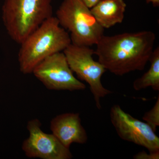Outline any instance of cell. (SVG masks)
<instances>
[{
  "mask_svg": "<svg viewBox=\"0 0 159 159\" xmlns=\"http://www.w3.org/2000/svg\"><path fill=\"white\" fill-rule=\"evenodd\" d=\"M155 40V34L150 31L103 35L94 52L107 70L122 76L144 70L153 52Z\"/></svg>",
  "mask_w": 159,
  "mask_h": 159,
  "instance_id": "cell-1",
  "label": "cell"
},
{
  "mask_svg": "<svg viewBox=\"0 0 159 159\" xmlns=\"http://www.w3.org/2000/svg\"><path fill=\"white\" fill-rule=\"evenodd\" d=\"M71 43L70 34L55 16L45 21L20 44L18 61L20 72L32 74L34 68L50 55L63 52Z\"/></svg>",
  "mask_w": 159,
  "mask_h": 159,
  "instance_id": "cell-2",
  "label": "cell"
},
{
  "mask_svg": "<svg viewBox=\"0 0 159 159\" xmlns=\"http://www.w3.org/2000/svg\"><path fill=\"white\" fill-rule=\"evenodd\" d=\"M2 13L8 34L20 45L43 22L53 16L52 0H5Z\"/></svg>",
  "mask_w": 159,
  "mask_h": 159,
  "instance_id": "cell-3",
  "label": "cell"
},
{
  "mask_svg": "<svg viewBox=\"0 0 159 159\" xmlns=\"http://www.w3.org/2000/svg\"><path fill=\"white\" fill-rule=\"evenodd\" d=\"M55 17L60 25L70 32L73 44L90 47L104 35V29L80 0H63Z\"/></svg>",
  "mask_w": 159,
  "mask_h": 159,
  "instance_id": "cell-4",
  "label": "cell"
},
{
  "mask_svg": "<svg viewBox=\"0 0 159 159\" xmlns=\"http://www.w3.org/2000/svg\"><path fill=\"white\" fill-rule=\"evenodd\" d=\"M63 52L71 70L78 79L88 84L96 107L98 109H101L100 99L112 93V92L102 85L101 78L107 70L99 61L94 60V50L88 46L71 43Z\"/></svg>",
  "mask_w": 159,
  "mask_h": 159,
  "instance_id": "cell-5",
  "label": "cell"
},
{
  "mask_svg": "<svg viewBox=\"0 0 159 159\" xmlns=\"http://www.w3.org/2000/svg\"><path fill=\"white\" fill-rule=\"evenodd\" d=\"M32 74L51 90H84L85 84L74 76L65 54L58 52L50 55L39 63Z\"/></svg>",
  "mask_w": 159,
  "mask_h": 159,
  "instance_id": "cell-6",
  "label": "cell"
},
{
  "mask_svg": "<svg viewBox=\"0 0 159 159\" xmlns=\"http://www.w3.org/2000/svg\"><path fill=\"white\" fill-rule=\"evenodd\" d=\"M110 116L118 136L124 141L145 147L148 152L159 151V138L145 122L125 112L119 104L111 107Z\"/></svg>",
  "mask_w": 159,
  "mask_h": 159,
  "instance_id": "cell-7",
  "label": "cell"
},
{
  "mask_svg": "<svg viewBox=\"0 0 159 159\" xmlns=\"http://www.w3.org/2000/svg\"><path fill=\"white\" fill-rule=\"evenodd\" d=\"M37 119H31L27 124L29 136L24 140L22 149L29 158L42 159H70V148L63 145L53 134H47L41 129Z\"/></svg>",
  "mask_w": 159,
  "mask_h": 159,
  "instance_id": "cell-8",
  "label": "cell"
},
{
  "mask_svg": "<svg viewBox=\"0 0 159 159\" xmlns=\"http://www.w3.org/2000/svg\"><path fill=\"white\" fill-rule=\"evenodd\" d=\"M50 129L63 145L70 148L73 143L84 144L88 136L81 124L78 113H66L57 115L50 122Z\"/></svg>",
  "mask_w": 159,
  "mask_h": 159,
  "instance_id": "cell-9",
  "label": "cell"
},
{
  "mask_svg": "<svg viewBox=\"0 0 159 159\" xmlns=\"http://www.w3.org/2000/svg\"><path fill=\"white\" fill-rule=\"evenodd\" d=\"M126 7L123 0H101L90 10L103 29H109L122 22Z\"/></svg>",
  "mask_w": 159,
  "mask_h": 159,
  "instance_id": "cell-10",
  "label": "cell"
},
{
  "mask_svg": "<svg viewBox=\"0 0 159 159\" xmlns=\"http://www.w3.org/2000/svg\"><path fill=\"white\" fill-rule=\"evenodd\" d=\"M151 66L148 71L142 77L137 78L133 84L135 91H140L151 87L154 91H159V48L154 49L150 59Z\"/></svg>",
  "mask_w": 159,
  "mask_h": 159,
  "instance_id": "cell-11",
  "label": "cell"
},
{
  "mask_svg": "<svg viewBox=\"0 0 159 159\" xmlns=\"http://www.w3.org/2000/svg\"><path fill=\"white\" fill-rule=\"evenodd\" d=\"M142 119L150 126L154 131H156L159 126V97L152 108L145 112Z\"/></svg>",
  "mask_w": 159,
  "mask_h": 159,
  "instance_id": "cell-12",
  "label": "cell"
},
{
  "mask_svg": "<svg viewBox=\"0 0 159 159\" xmlns=\"http://www.w3.org/2000/svg\"><path fill=\"white\" fill-rule=\"evenodd\" d=\"M135 159H159V151L148 152L147 153L145 151L139 152L134 156Z\"/></svg>",
  "mask_w": 159,
  "mask_h": 159,
  "instance_id": "cell-13",
  "label": "cell"
},
{
  "mask_svg": "<svg viewBox=\"0 0 159 159\" xmlns=\"http://www.w3.org/2000/svg\"><path fill=\"white\" fill-rule=\"evenodd\" d=\"M88 8L91 9L97 5L101 0H80Z\"/></svg>",
  "mask_w": 159,
  "mask_h": 159,
  "instance_id": "cell-14",
  "label": "cell"
},
{
  "mask_svg": "<svg viewBox=\"0 0 159 159\" xmlns=\"http://www.w3.org/2000/svg\"><path fill=\"white\" fill-rule=\"evenodd\" d=\"M147 3H152L155 7L158 6L159 5V0H146Z\"/></svg>",
  "mask_w": 159,
  "mask_h": 159,
  "instance_id": "cell-15",
  "label": "cell"
}]
</instances>
